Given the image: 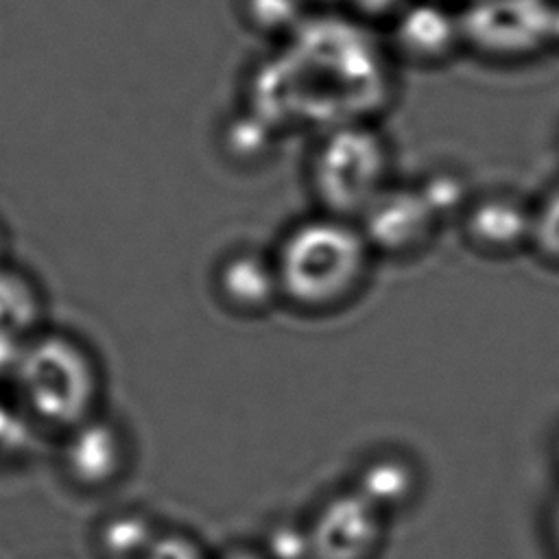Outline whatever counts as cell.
I'll return each instance as SVG.
<instances>
[{"label": "cell", "mask_w": 559, "mask_h": 559, "mask_svg": "<svg viewBox=\"0 0 559 559\" xmlns=\"http://www.w3.org/2000/svg\"><path fill=\"white\" fill-rule=\"evenodd\" d=\"M393 63L362 17L312 11L253 70L249 109L275 131L378 122L395 90Z\"/></svg>", "instance_id": "1"}, {"label": "cell", "mask_w": 559, "mask_h": 559, "mask_svg": "<svg viewBox=\"0 0 559 559\" xmlns=\"http://www.w3.org/2000/svg\"><path fill=\"white\" fill-rule=\"evenodd\" d=\"M271 253L282 308L304 317L352 308L367 293L378 262L356 221L319 210L288 225Z\"/></svg>", "instance_id": "2"}, {"label": "cell", "mask_w": 559, "mask_h": 559, "mask_svg": "<svg viewBox=\"0 0 559 559\" xmlns=\"http://www.w3.org/2000/svg\"><path fill=\"white\" fill-rule=\"evenodd\" d=\"M33 428L61 437L105 411V369L76 332L46 325L31 336L9 380Z\"/></svg>", "instance_id": "3"}, {"label": "cell", "mask_w": 559, "mask_h": 559, "mask_svg": "<svg viewBox=\"0 0 559 559\" xmlns=\"http://www.w3.org/2000/svg\"><path fill=\"white\" fill-rule=\"evenodd\" d=\"M393 181V144L378 122L328 129L308 155V188L325 214L358 221Z\"/></svg>", "instance_id": "4"}, {"label": "cell", "mask_w": 559, "mask_h": 559, "mask_svg": "<svg viewBox=\"0 0 559 559\" xmlns=\"http://www.w3.org/2000/svg\"><path fill=\"white\" fill-rule=\"evenodd\" d=\"M135 456L131 428L109 411H100L57 437L55 450L61 480L83 496H103L124 485Z\"/></svg>", "instance_id": "5"}, {"label": "cell", "mask_w": 559, "mask_h": 559, "mask_svg": "<svg viewBox=\"0 0 559 559\" xmlns=\"http://www.w3.org/2000/svg\"><path fill=\"white\" fill-rule=\"evenodd\" d=\"M557 0H472L461 7L465 50L500 63L552 50Z\"/></svg>", "instance_id": "6"}, {"label": "cell", "mask_w": 559, "mask_h": 559, "mask_svg": "<svg viewBox=\"0 0 559 559\" xmlns=\"http://www.w3.org/2000/svg\"><path fill=\"white\" fill-rule=\"evenodd\" d=\"M310 559H382L391 520L354 487L323 496L304 518Z\"/></svg>", "instance_id": "7"}, {"label": "cell", "mask_w": 559, "mask_h": 559, "mask_svg": "<svg viewBox=\"0 0 559 559\" xmlns=\"http://www.w3.org/2000/svg\"><path fill=\"white\" fill-rule=\"evenodd\" d=\"M376 258L424 255L445 227L417 181H393L356 221Z\"/></svg>", "instance_id": "8"}, {"label": "cell", "mask_w": 559, "mask_h": 559, "mask_svg": "<svg viewBox=\"0 0 559 559\" xmlns=\"http://www.w3.org/2000/svg\"><path fill=\"white\" fill-rule=\"evenodd\" d=\"M533 205L535 201L513 190L474 192L456 221L461 238L474 253L489 260L531 253Z\"/></svg>", "instance_id": "9"}, {"label": "cell", "mask_w": 559, "mask_h": 559, "mask_svg": "<svg viewBox=\"0 0 559 559\" xmlns=\"http://www.w3.org/2000/svg\"><path fill=\"white\" fill-rule=\"evenodd\" d=\"M393 61L435 68L465 50L461 13L448 0H408L391 20L384 39Z\"/></svg>", "instance_id": "10"}, {"label": "cell", "mask_w": 559, "mask_h": 559, "mask_svg": "<svg viewBox=\"0 0 559 559\" xmlns=\"http://www.w3.org/2000/svg\"><path fill=\"white\" fill-rule=\"evenodd\" d=\"M214 301L236 319H262L282 308L273 253L258 247H234L212 269Z\"/></svg>", "instance_id": "11"}, {"label": "cell", "mask_w": 559, "mask_h": 559, "mask_svg": "<svg viewBox=\"0 0 559 559\" xmlns=\"http://www.w3.org/2000/svg\"><path fill=\"white\" fill-rule=\"evenodd\" d=\"M424 476L415 459L400 450H378L356 467L354 487L389 520L408 511L421 493Z\"/></svg>", "instance_id": "12"}, {"label": "cell", "mask_w": 559, "mask_h": 559, "mask_svg": "<svg viewBox=\"0 0 559 559\" xmlns=\"http://www.w3.org/2000/svg\"><path fill=\"white\" fill-rule=\"evenodd\" d=\"M162 522L140 504L107 509L90 528V550L96 559H140Z\"/></svg>", "instance_id": "13"}, {"label": "cell", "mask_w": 559, "mask_h": 559, "mask_svg": "<svg viewBox=\"0 0 559 559\" xmlns=\"http://www.w3.org/2000/svg\"><path fill=\"white\" fill-rule=\"evenodd\" d=\"M46 293L37 277L13 260L0 264V336L28 341L44 330Z\"/></svg>", "instance_id": "14"}, {"label": "cell", "mask_w": 559, "mask_h": 559, "mask_svg": "<svg viewBox=\"0 0 559 559\" xmlns=\"http://www.w3.org/2000/svg\"><path fill=\"white\" fill-rule=\"evenodd\" d=\"M531 253L546 266L559 269V181L535 199Z\"/></svg>", "instance_id": "15"}, {"label": "cell", "mask_w": 559, "mask_h": 559, "mask_svg": "<svg viewBox=\"0 0 559 559\" xmlns=\"http://www.w3.org/2000/svg\"><path fill=\"white\" fill-rule=\"evenodd\" d=\"M306 0H245V22L266 35L288 37L312 11L304 9Z\"/></svg>", "instance_id": "16"}, {"label": "cell", "mask_w": 559, "mask_h": 559, "mask_svg": "<svg viewBox=\"0 0 559 559\" xmlns=\"http://www.w3.org/2000/svg\"><path fill=\"white\" fill-rule=\"evenodd\" d=\"M140 559H212V548L186 526L162 524Z\"/></svg>", "instance_id": "17"}, {"label": "cell", "mask_w": 559, "mask_h": 559, "mask_svg": "<svg viewBox=\"0 0 559 559\" xmlns=\"http://www.w3.org/2000/svg\"><path fill=\"white\" fill-rule=\"evenodd\" d=\"M260 544L271 559H310L304 520L280 518L271 522Z\"/></svg>", "instance_id": "18"}, {"label": "cell", "mask_w": 559, "mask_h": 559, "mask_svg": "<svg viewBox=\"0 0 559 559\" xmlns=\"http://www.w3.org/2000/svg\"><path fill=\"white\" fill-rule=\"evenodd\" d=\"M212 559H271L260 539H231L212 550Z\"/></svg>", "instance_id": "19"}, {"label": "cell", "mask_w": 559, "mask_h": 559, "mask_svg": "<svg viewBox=\"0 0 559 559\" xmlns=\"http://www.w3.org/2000/svg\"><path fill=\"white\" fill-rule=\"evenodd\" d=\"M11 260V231L4 218L0 216V264Z\"/></svg>", "instance_id": "20"}, {"label": "cell", "mask_w": 559, "mask_h": 559, "mask_svg": "<svg viewBox=\"0 0 559 559\" xmlns=\"http://www.w3.org/2000/svg\"><path fill=\"white\" fill-rule=\"evenodd\" d=\"M550 537H552V544L559 552V498L555 500V504L550 509Z\"/></svg>", "instance_id": "21"}, {"label": "cell", "mask_w": 559, "mask_h": 559, "mask_svg": "<svg viewBox=\"0 0 559 559\" xmlns=\"http://www.w3.org/2000/svg\"><path fill=\"white\" fill-rule=\"evenodd\" d=\"M552 50H559V0L555 4V28H552Z\"/></svg>", "instance_id": "22"}, {"label": "cell", "mask_w": 559, "mask_h": 559, "mask_svg": "<svg viewBox=\"0 0 559 559\" xmlns=\"http://www.w3.org/2000/svg\"><path fill=\"white\" fill-rule=\"evenodd\" d=\"M555 463L559 467V435H557V441H555Z\"/></svg>", "instance_id": "23"}, {"label": "cell", "mask_w": 559, "mask_h": 559, "mask_svg": "<svg viewBox=\"0 0 559 559\" xmlns=\"http://www.w3.org/2000/svg\"><path fill=\"white\" fill-rule=\"evenodd\" d=\"M467 2H472V0H461V4H467Z\"/></svg>", "instance_id": "24"}]
</instances>
